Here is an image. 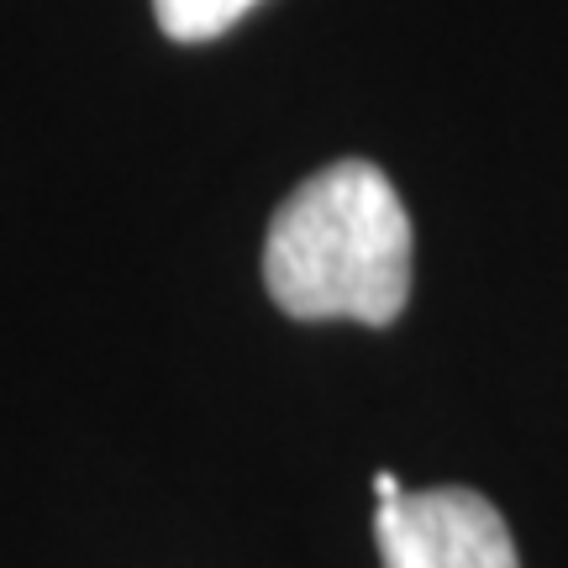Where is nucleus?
Returning <instances> with one entry per match:
<instances>
[{"label":"nucleus","instance_id":"7ed1b4c3","mask_svg":"<svg viewBox=\"0 0 568 568\" xmlns=\"http://www.w3.org/2000/svg\"><path fill=\"white\" fill-rule=\"evenodd\" d=\"M258 0H153V17L174 42H211L253 11Z\"/></svg>","mask_w":568,"mask_h":568},{"label":"nucleus","instance_id":"20e7f679","mask_svg":"<svg viewBox=\"0 0 568 568\" xmlns=\"http://www.w3.org/2000/svg\"><path fill=\"white\" fill-rule=\"evenodd\" d=\"M395 495H406V485H400L389 468H379V474H374V500H395Z\"/></svg>","mask_w":568,"mask_h":568},{"label":"nucleus","instance_id":"f257e3e1","mask_svg":"<svg viewBox=\"0 0 568 568\" xmlns=\"http://www.w3.org/2000/svg\"><path fill=\"white\" fill-rule=\"evenodd\" d=\"M264 284L295 322L389 326L410 301V211L368 159L316 169L274 211Z\"/></svg>","mask_w":568,"mask_h":568},{"label":"nucleus","instance_id":"f03ea898","mask_svg":"<svg viewBox=\"0 0 568 568\" xmlns=\"http://www.w3.org/2000/svg\"><path fill=\"white\" fill-rule=\"evenodd\" d=\"M374 542L385 568H521L506 516L464 485L374 500Z\"/></svg>","mask_w":568,"mask_h":568}]
</instances>
